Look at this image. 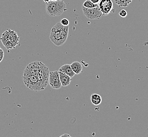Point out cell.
I'll use <instances>...</instances> for the list:
<instances>
[{"instance_id": "9", "label": "cell", "mask_w": 148, "mask_h": 137, "mask_svg": "<svg viewBox=\"0 0 148 137\" xmlns=\"http://www.w3.org/2000/svg\"><path fill=\"white\" fill-rule=\"evenodd\" d=\"M60 80L62 84V86H67L71 83L72 78L70 77L68 75L65 74V73L59 71Z\"/></svg>"}, {"instance_id": "2", "label": "cell", "mask_w": 148, "mask_h": 137, "mask_svg": "<svg viewBox=\"0 0 148 137\" xmlns=\"http://www.w3.org/2000/svg\"><path fill=\"white\" fill-rule=\"evenodd\" d=\"M68 26H63L60 22L57 23L51 30L49 38L51 42L57 47L64 45L68 39Z\"/></svg>"}, {"instance_id": "8", "label": "cell", "mask_w": 148, "mask_h": 137, "mask_svg": "<svg viewBox=\"0 0 148 137\" xmlns=\"http://www.w3.org/2000/svg\"><path fill=\"white\" fill-rule=\"evenodd\" d=\"M99 7L102 15L106 16L111 12H114L113 11V4L111 0H101L99 3Z\"/></svg>"}, {"instance_id": "5", "label": "cell", "mask_w": 148, "mask_h": 137, "mask_svg": "<svg viewBox=\"0 0 148 137\" xmlns=\"http://www.w3.org/2000/svg\"><path fill=\"white\" fill-rule=\"evenodd\" d=\"M0 40L6 49H13L18 44L19 37L14 31L8 29L2 34Z\"/></svg>"}, {"instance_id": "12", "label": "cell", "mask_w": 148, "mask_h": 137, "mask_svg": "<svg viewBox=\"0 0 148 137\" xmlns=\"http://www.w3.org/2000/svg\"><path fill=\"white\" fill-rule=\"evenodd\" d=\"M91 101L92 102V104H94L95 105H98L101 104L102 102L101 95L97 93L92 94L91 96Z\"/></svg>"}, {"instance_id": "7", "label": "cell", "mask_w": 148, "mask_h": 137, "mask_svg": "<svg viewBox=\"0 0 148 137\" xmlns=\"http://www.w3.org/2000/svg\"><path fill=\"white\" fill-rule=\"evenodd\" d=\"M49 84L51 87L54 89H59L62 84L60 80L59 71L51 72L49 77Z\"/></svg>"}, {"instance_id": "18", "label": "cell", "mask_w": 148, "mask_h": 137, "mask_svg": "<svg viewBox=\"0 0 148 137\" xmlns=\"http://www.w3.org/2000/svg\"><path fill=\"white\" fill-rule=\"evenodd\" d=\"M64 136H68V137H71V136H70L69 134H63V135H62V136H61L60 137H64Z\"/></svg>"}, {"instance_id": "14", "label": "cell", "mask_w": 148, "mask_h": 137, "mask_svg": "<svg viewBox=\"0 0 148 137\" xmlns=\"http://www.w3.org/2000/svg\"><path fill=\"white\" fill-rule=\"evenodd\" d=\"M82 6L85 7L86 8H93L99 6V4L92 3V2L90 1V0H86V1L84 2Z\"/></svg>"}, {"instance_id": "17", "label": "cell", "mask_w": 148, "mask_h": 137, "mask_svg": "<svg viewBox=\"0 0 148 137\" xmlns=\"http://www.w3.org/2000/svg\"><path fill=\"white\" fill-rule=\"evenodd\" d=\"M90 1H91L92 3H95V4H99V2H100L101 0H90Z\"/></svg>"}, {"instance_id": "19", "label": "cell", "mask_w": 148, "mask_h": 137, "mask_svg": "<svg viewBox=\"0 0 148 137\" xmlns=\"http://www.w3.org/2000/svg\"><path fill=\"white\" fill-rule=\"evenodd\" d=\"M43 1H44V2L46 3H47V2H50L51 0H43Z\"/></svg>"}, {"instance_id": "13", "label": "cell", "mask_w": 148, "mask_h": 137, "mask_svg": "<svg viewBox=\"0 0 148 137\" xmlns=\"http://www.w3.org/2000/svg\"><path fill=\"white\" fill-rule=\"evenodd\" d=\"M114 2L119 8L127 7L130 4L132 0H114Z\"/></svg>"}, {"instance_id": "1", "label": "cell", "mask_w": 148, "mask_h": 137, "mask_svg": "<svg viewBox=\"0 0 148 137\" xmlns=\"http://www.w3.org/2000/svg\"><path fill=\"white\" fill-rule=\"evenodd\" d=\"M38 77L44 84L48 85L50 71L46 64L40 61H33L29 63L24 70Z\"/></svg>"}, {"instance_id": "15", "label": "cell", "mask_w": 148, "mask_h": 137, "mask_svg": "<svg viewBox=\"0 0 148 137\" xmlns=\"http://www.w3.org/2000/svg\"><path fill=\"white\" fill-rule=\"evenodd\" d=\"M60 23L63 26H68L69 25V23H70V22H69V21L67 18H63V19L61 20Z\"/></svg>"}, {"instance_id": "21", "label": "cell", "mask_w": 148, "mask_h": 137, "mask_svg": "<svg viewBox=\"0 0 148 137\" xmlns=\"http://www.w3.org/2000/svg\"><path fill=\"white\" fill-rule=\"evenodd\" d=\"M0 48H1V47H0Z\"/></svg>"}, {"instance_id": "6", "label": "cell", "mask_w": 148, "mask_h": 137, "mask_svg": "<svg viewBox=\"0 0 148 137\" xmlns=\"http://www.w3.org/2000/svg\"><path fill=\"white\" fill-rule=\"evenodd\" d=\"M82 10L84 15L90 20L99 19L102 16V14L99 6L93 8H86L82 6Z\"/></svg>"}, {"instance_id": "4", "label": "cell", "mask_w": 148, "mask_h": 137, "mask_svg": "<svg viewBox=\"0 0 148 137\" xmlns=\"http://www.w3.org/2000/svg\"><path fill=\"white\" fill-rule=\"evenodd\" d=\"M46 12L50 16H57L62 15L67 9L64 1L63 0L50 1L46 3Z\"/></svg>"}, {"instance_id": "10", "label": "cell", "mask_w": 148, "mask_h": 137, "mask_svg": "<svg viewBox=\"0 0 148 137\" xmlns=\"http://www.w3.org/2000/svg\"><path fill=\"white\" fill-rule=\"evenodd\" d=\"M59 71L65 73V74L68 75L71 78L73 77L75 75L74 72L73 71V70H72L70 64H66L62 66L59 68Z\"/></svg>"}, {"instance_id": "3", "label": "cell", "mask_w": 148, "mask_h": 137, "mask_svg": "<svg viewBox=\"0 0 148 137\" xmlns=\"http://www.w3.org/2000/svg\"><path fill=\"white\" fill-rule=\"evenodd\" d=\"M23 80L27 88L36 92L43 90L47 86V85L44 84L38 77L27 72H23Z\"/></svg>"}, {"instance_id": "20", "label": "cell", "mask_w": 148, "mask_h": 137, "mask_svg": "<svg viewBox=\"0 0 148 137\" xmlns=\"http://www.w3.org/2000/svg\"><path fill=\"white\" fill-rule=\"evenodd\" d=\"M51 1H57V0H51Z\"/></svg>"}, {"instance_id": "11", "label": "cell", "mask_w": 148, "mask_h": 137, "mask_svg": "<svg viewBox=\"0 0 148 137\" xmlns=\"http://www.w3.org/2000/svg\"><path fill=\"white\" fill-rule=\"evenodd\" d=\"M71 68L75 75H79L82 71V66L78 61H74L71 64Z\"/></svg>"}, {"instance_id": "16", "label": "cell", "mask_w": 148, "mask_h": 137, "mask_svg": "<svg viewBox=\"0 0 148 137\" xmlns=\"http://www.w3.org/2000/svg\"><path fill=\"white\" fill-rule=\"evenodd\" d=\"M127 12L125 10H121L120 12H119V15L122 18H125L127 16Z\"/></svg>"}]
</instances>
